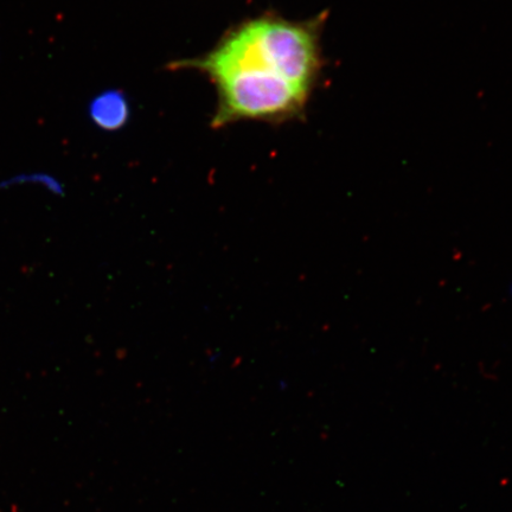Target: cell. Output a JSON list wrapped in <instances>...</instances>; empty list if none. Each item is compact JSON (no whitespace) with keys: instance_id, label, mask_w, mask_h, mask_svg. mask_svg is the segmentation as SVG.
<instances>
[{"instance_id":"obj_1","label":"cell","mask_w":512,"mask_h":512,"mask_svg":"<svg viewBox=\"0 0 512 512\" xmlns=\"http://www.w3.org/2000/svg\"><path fill=\"white\" fill-rule=\"evenodd\" d=\"M326 15L305 22L264 16L229 31L215 49L172 67L200 70L217 89L216 128L240 120L268 123L303 114L322 68Z\"/></svg>"},{"instance_id":"obj_2","label":"cell","mask_w":512,"mask_h":512,"mask_svg":"<svg viewBox=\"0 0 512 512\" xmlns=\"http://www.w3.org/2000/svg\"><path fill=\"white\" fill-rule=\"evenodd\" d=\"M88 115L101 130L118 131L130 118V106L123 92L112 89L94 96L88 105Z\"/></svg>"},{"instance_id":"obj_3","label":"cell","mask_w":512,"mask_h":512,"mask_svg":"<svg viewBox=\"0 0 512 512\" xmlns=\"http://www.w3.org/2000/svg\"><path fill=\"white\" fill-rule=\"evenodd\" d=\"M23 183H31L44 185L50 190L55 192H60L62 190L61 183L57 181V179L49 174H44V172H32V174H22L17 175L9 179V181H5L6 185H14V184H23Z\"/></svg>"},{"instance_id":"obj_4","label":"cell","mask_w":512,"mask_h":512,"mask_svg":"<svg viewBox=\"0 0 512 512\" xmlns=\"http://www.w3.org/2000/svg\"><path fill=\"white\" fill-rule=\"evenodd\" d=\"M220 358H221V352L217 351V352H210V355H209V358H208V362L213 364V363H217L220 361Z\"/></svg>"},{"instance_id":"obj_5","label":"cell","mask_w":512,"mask_h":512,"mask_svg":"<svg viewBox=\"0 0 512 512\" xmlns=\"http://www.w3.org/2000/svg\"><path fill=\"white\" fill-rule=\"evenodd\" d=\"M278 388L281 389V390H286L288 389V383L286 380H281L278 382Z\"/></svg>"}]
</instances>
